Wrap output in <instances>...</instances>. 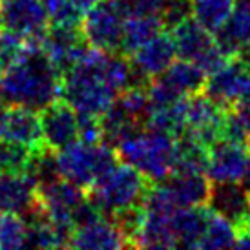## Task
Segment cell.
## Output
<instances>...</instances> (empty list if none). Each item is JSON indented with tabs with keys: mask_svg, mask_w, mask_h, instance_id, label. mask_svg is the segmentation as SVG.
<instances>
[{
	"mask_svg": "<svg viewBox=\"0 0 250 250\" xmlns=\"http://www.w3.org/2000/svg\"><path fill=\"white\" fill-rule=\"evenodd\" d=\"M236 225L225 219L223 215L215 214L214 210L210 208V217L199 249H230V247H236Z\"/></svg>",
	"mask_w": 250,
	"mask_h": 250,
	"instance_id": "cb8c5ba5",
	"label": "cell"
},
{
	"mask_svg": "<svg viewBox=\"0 0 250 250\" xmlns=\"http://www.w3.org/2000/svg\"><path fill=\"white\" fill-rule=\"evenodd\" d=\"M177 208L208 205L212 181L207 174H172L159 183Z\"/></svg>",
	"mask_w": 250,
	"mask_h": 250,
	"instance_id": "9a60e30c",
	"label": "cell"
},
{
	"mask_svg": "<svg viewBox=\"0 0 250 250\" xmlns=\"http://www.w3.org/2000/svg\"><path fill=\"white\" fill-rule=\"evenodd\" d=\"M249 66L237 59L229 57V61L223 64L221 68L207 77L205 84V93L208 95L215 104H219L223 110H229L237 104V97L243 86V81L249 73Z\"/></svg>",
	"mask_w": 250,
	"mask_h": 250,
	"instance_id": "4fadbf2b",
	"label": "cell"
},
{
	"mask_svg": "<svg viewBox=\"0 0 250 250\" xmlns=\"http://www.w3.org/2000/svg\"><path fill=\"white\" fill-rule=\"evenodd\" d=\"M37 203V181L31 174H0V214L26 215Z\"/></svg>",
	"mask_w": 250,
	"mask_h": 250,
	"instance_id": "2e32d148",
	"label": "cell"
},
{
	"mask_svg": "<svg viewBox=\"0 0 250 250\" xmlns=\"http://www.w3.org/2000/svg\"><path fill=\"white\" fill-rule=\"evenodd\" d=\"M0 24L28 41L42 42L49 15L42 0H0Z\"/></svg>",
	"mask_w": 250,
	"mask_h": 250,
	"instance_id": "ba28073f",
	"label": "cell"
},
{
	"mask_svg": "<svg viewBox=\"0 0 250 250\" xmlns=\"http://www.w3.org/2000/svg\"><path fill=\"white\" fill-rule=\"evenodd\" d=\"M241 183H243V187L247 188V192L250 194V161H249V167H247V172H245Z\"/></svg>",
	"mask_w": 250,
	"mask_h": 250,
	"instance_id": "1f68e13d",
	"label": "cell"
},
{
	"mask_svg": "<svg viewBox=\"0 0 250 250\" xmlns=\"http://www.w3.org/2000/svg\"><path fill=\"white\" fill-rule=\"evenodd\" d=\"M208 146H205L188 133L175 137V168L174 174H207Z\"/></svg>",
	"mask_w": 250,
	"mask_h": 250,
	"instance_id": "44dd1931",
	"label": "cell"
},
{
	"mask_svg": "<svg viewBox=\"0 0 250 250\" xmlns=\"http://www.w3.org/2000/svg\"><path fill=\"white\" fill-rule=\"evenodd\" d=\"M44 145L51 152H59L79 141V115L62 97L39 111Z\"/></svg>",
	"mask_w": 250,
	"mask_h": 250,
	"instance_id": "30bf717a",
	"label": "cell"
},
{
	"mask_svg": "<svg viewBox=\"0 0 250 250\" xmlns=\"http://www.w3.org/2000/svg\"><path fill=\"white\" fill-rule=\"evenodd\" d=\"M237 104L250 106V70L243 81V86H241V91H239V97H237Z\"/></svg>",
	"mask_w": 250,
	"mask_h": 250,
	"instance_id": "f546056e",
	"label": "cell"
},
{
	"mask_svg": "<svg viewBox=\"0 0 250 250\" xmlns=\"http://www.w3.org/2000/svg\"><path fill=\"white\" fill-rule=\"evenodd\" d=\"M208 208L234 225H241L250 212V194L243 183H212Z\"/></svg>",
	"mask_w": 250,
	"mask_h": 250,
	"instance_id": "e0dca14e",
	"label": "cell"
},
{
	"mask_svg": "<svg viewBox=\"0 0 250 250\" xmlns=\"http://www.w3.org/2000/svg\"><path fill=\"white\" fill-rule=\"evenodd\" d=\"M126 17L121 0H97L83 17L81 31L91 48L119 53Z\"/></svg>",
	"mask_w": 250,
	"mask_h": 250,
	"instance_id": "5b68a950",
	"label": "cell"
},
{
	"mask_svg": "<svg viewBox=\"0 0 250 250\" xmlns=\"http://www.w3.org/2000/svg\"><path fill=\"white\" fill-rule=\"evenodd\" d=\"M214 37L227 57H234L239 49L250 48V0H237L230 19Z\"/></svg>",
	"mask_w": 250,
	"mask_h": 250,
	"instance_id": "d6986e66",
	"label": "cell"
},
{
	"mask_svg": "<svg viewBox=\"0 0 250 250\" xmlns=\"http://www.w3.org/2000/svg\"><path fill=\"white\" fill-rule=\"evenodd\" d=\"M175 59H177V49H175L174 37L172 33H168L167 29L159 31L155 37L145 42L133 55H130L133 68L139 71L148 83L161 75Z\"/></svg>",
	"mask_w": 250,
	"mask_h": 250,
	"instance_id": "5bb4252c",
	"label": "cell"
},
{
	"mask_svg": "<svg viewBox=\"0 0 250 250\" xmlns=\"http://www.w3.org/2000/svg\"><path fill=\"white\" fill-rule=\"evenodd\" d=\"M128 15H159L168 0H121Z\"/></svg>",
	"mask_w": 250,
	"mask_h": 250,
	"instance_id": "f1b7e54d",
	"label": "cell"
},
{
	"mask_svg": "<svg viewBox=\"0 0 250 250\" xmlns=\"http://www.w3.org/2000/svg\"><path fill=\"white\" fill-rule=\"evenodd\" d=\"M28 48V39L7 28H0V73L15 64Z\"/></svg>",
	"mask_w": 250,
	"mask_h": 250,
	"instance_id": "4316f807",
	"label": "cell"
},
{
	"mask_svg": "<svg viewBox=\"0 0 250 250\" xmlns=\"http://www.w3.org/2000/svg\"><path fill=\"white\" fill-rule=\"evenodd\" d=\"M6 110V99H4V90H2V79H0V115Z\"/></svg>",
	"mask_w": 250,
	"mask_h": 250,
	"instance_id": "d6a6232c",
	"label": "cell"
},
{
	"mask_svg": "<svg viewBox=\"0 0 250 250\" xmlns=\"http://www.w3.org/2000/svg\"><path fill=\"white\" fill-rule=\"evenodd\" d=\"M174 37L177 57L197 64L207 77L221 68L229 61V57L217 46L212 31L203 28L194 17H188L177 26L170 29Z\"/></svg>",
	"mask_w": 250,
	"mask_h": 250,
	"instance_id": "8992f818",
	"label": "cell"
},
{
	"mask_svg": "<svg viewBox=\"0 0 250 250\" xmlns=\"http://www.w3.org/2000/svg\"><path fill=\"white\" fill-rule=\"evenodd\" d=\"M90 48L91 46L84 39L81 26L49 22L48 31L42 39L44 53L48 55V59L61 75L70 71Z\"/></svg>",
	"mask_w": 250,
	"mask_h": 250,
	"instance_id": "52a82bcc",
	"label": "cell"
},
{
	"mask_svg": "<svg viewBox=\"0 0 250 250\" xmlns=\"http://www.w3.org/2000/svg\"><path fill=\"white\" fill-rule=\"evenodd\" d=\"M57 170L62 179L90 190L103 175L119 165L117 150L106 143H73L55 152Z\"/></svg>",
	"mask_w": 250,
	"mask_h": 250,
	"instance_id": "277c9868",
	"label": "cell"
},
{
	"mask_svg": "<svg viewBox=\"0 0 250 250\" xmlns=\"http://www.w3.org/2000/svg\"><path fill=\"white\" fill-rule=\"evenodd\" d=\"M223 139L237 143L250 150V106L236 104L225 111Z\"/></svg>",
	"mask_w": 250,
	"mask_h": 250,
	"instance_id": "d4e9b609",
	"label": "cell"
},
{
	"mask_svg": "<svg viewBox=\"0 0 250 250\" xmlns=\"http://www.w3.org/2000/svg\"><path fill=\"white\" fill-rule=\"evenodd\" d=\"M119 161L137 168L152 183H161L174 174L175 137L170 133L143 128L117 145Z\"/></svg>",
	"mask_w": 250,
	"mask_h": 250,
	"instance_id": "7a4b0ae2",
	"label": "cell"
},
{
	"mask_svg": "<svg viewBox=\"0 0 250 250\" xmlns=\"http://www.w3.org/2000/svg\"><path fill=\"white\" fill-rule=\"evenodd\" d=\"M225 111L227 110L215 104L205 91L188 97L185 133L192 135L205 146L214 145L215 141L223 139Z\"/></svg>",
	"mask_w": 250,
	"mask_h": 250,
	"instance_id": "9c48e42d",
	"label": "cell"
},
{
	"mask_svg": "<svg viewBox=\"0 0 250 250\" xmlns=\"http://www.w3.org/2000/svg\"><path fill=\"white\" fill-rule=\"evenodd\" d=\"M0 139L15 141L33 150L46 148L39 111L9 104L0 115Z\"/></svg>",
	"mask_w": 250,
	"mask_h": 250,
	"instance_id": "7c38bea8",
	"label": "cell"
},
{
	"mask_svg": "<svg viewBox=\"0 0 250 250\" xmlns=\"http://www.w3.org/2000/svg\"><path fill=\"white\" fill-rule=\"evenodd\" d=\"M70 249H128L125 236L110 217L101 215L99 219L73 230Z\"/></svg>",
	"mask_w": 250,
	"mask_h": 250,
	"instance_id": "ac0fdd59",
	"label": "cell"
},
{
	"mask_svg": "<svg viewBox=\"0 0 250 250\" xmlns=\"http://www.w3.org/2000/svg\"><path fill=\"white\" fill-rule=\"evenodd\" d=\"M237 0H190L192 17L203 28L215 33L229 21Z\"/></svg>",
	"mask_w": 250,
	"mask_h": 250,
	"instance_id": "7402d4cb",
	"label": "cell"
},
{
	"mask_svg": "<svg viewBox=\"0 0 250 250\" xmlns=\"http://www.w3.org/2000/svg\"><path fill=\"white\" fill-rule=\"evenodd\" d=\"M163 29L165 24L159 15H128L119 53L126 57L133 55L145 42H148Z\"/></svg>",
	"mask_w": 250,
	"mask_h": 250,
	"instance_id": "ffe728a7",
	"label": "cell"
},
{
	"mask_svg": "<svg viewBox=\"0 0 250 250\" xmlns=\"http://www.w3.org/2000/svg\"><path fill=\"white\" fill-rule=\"evenodd\" d=\"M26 219L19 214H0V249L13 250L26 247Z\"/></svg>",
	"mask_w": 250,
	"mask_h": 250,
	"instance_id": "484cf974",
	"label": "cell"
},
{
	"mask_svg": "<svg viewBox=\"0 0 250 250\" xmlns=\"http://www.w3.org/2000/svg\"><path fill=\"white\" fill-rule=\"evenodd\" d=\"M37 152L21 143L0 139V174H29Z\"/></svg>",
	"mask_w": 250,
	"mask_h": 250,
	"instance_id": "603a6c76",
	"label": "cell"
},
{
	"mask_svg": "<svg viewBox=\"0 0 250 250\" xmlns=\"http://www.w3.org/2000/svg\"><path fill=\"white\" fill-rule=\"evenodd\" d=\"M152 181L130 165H117L86 192L93 207L104 217L143 205Z\"/></svg>",
	"mask_w": 250,
	"mask_h": 250,
	"instance_id": "3957f363",
	"label": "cell"
},
{
	"mask_svg": "<svg viewBox=\"0 0 250 250\" xmlns=\"http://www.w3.org/2000/svg\"><path fill=\"white\" fill-rule=\"evenodd\" d=\"M236 229H237V232H243V234L250 236V212H249V215L245 217L243 221H241V225H237Z\"/></svg>",
	"mask_w": 250,
	"mask_h": 250,
	"instance_id": "4dcf8cb0",
	"label": "cell"
},
{
	"mask_svg": "<svg viewBox=\"0 0 250 250\" xmlns=\"http://www.w3.org/2000/svg\"><path fill=\"white\" fill-rule=\"evenodd\" d=\"M0 79L6 104L41 111L62 97V75L44 53L41 41H28L24 55Z\"/></svg>",
	"mask_w": 250,
	"mask_h": 250,
	"instance_id": "6da1fadb",
	"label": "cell"
},
{
	"mask_svg": "<svg viewBox=\"0 0 250 250\" xmlns=\"http://www.w3.org/2000/svg\"><path fill=\"white\" fill-rule=\"evenodd\" d=\"M79 115V141L81 143H101L103 132H101V121L93 115Z\"/></svg>",
	"mask_w": 250,
	"mask_h": 250,
	"instance_id": "83f0119b",
	"label": "cell"
},
{
	"mask_svg": "<svg viewBox=\"0 0 250 250\" xmlns=\"http://www.w3.org/2000/svg\"><path fill=\"white\" fill-rule=\"evenodd\" d=\"M249 161V148L229 139H219L208 146L207 175L212 183H239L247 172Z\"/></svg>",
	"mask_w": 250,
	"mask_h": 250,
	"instance_id": "8fae6325",
	"label": "cell"
}]
</instances>
